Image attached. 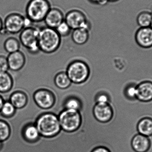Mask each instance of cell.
<instances>
[{
	"label": "cell",
	"instance_id": "6da1fadb",
	"mask_svg": "<svg viewBox=\"0 0 152 152\" xmlns=\"http://www.w3.org/2000/svg\"><path fill=\"white\" fill-rule=\"evenodd\" d=\"M40 135L52 137L61 130L58 116L51 113H45L38 116L35 123Z\"/></svg>",
	"mask_w": 152,
	"mask_h": 152
},
{
	"label": "cell",
	"instance_id": "7a4b0ae2",
	"mask_svg": "<svg viewBox=\"0 0 152 152\" xmlns=\"http://www.w3.org/2000/svg\"><path fill=\"white\" fill-rule=\"evenodd\" d=\"M38 45L43 52L51 53L56 51L61 42V37L56 29L48 27L39 28Z\"/></svg>",
	"mask_w": 152,
	"mask_h": 152
},
{
	"label": "cell",
	"instance_id": "3957f363",
	"mask_svg": "<svg viewBox=\"0 0 152 152\" xmlns=\"http://www.w3.org/2000/svg\"><path fill=\"white\" fill-rule=\"evenodd\" d=\"M51 7L49 0H29L26 6V18L31 23H40L44 21Z\"/></svg>",
	"mask_w": 152,
	"mask_h": 152
},
{
	"label": "cell",
	"instance_id": "277c9868",
	"mask_svg": "<svg viewBox=\"0 0 152 152\" xmlns=\"http://www.w3.org/2000/svg\"><path fill=\"white\" fill-rule=\"evenodd\" d=\"M31 23L21 13L11 12L3 20V29L6 34H17L20 33L25 28L31 26Z\"/></svg>",
	"mask_w": 152,
	"mask_h": 152
},
{
	"label": "cell",
	"instance_id": "5b68a950",
	"mask_svg": "<svg viewBox=\"0 0 152 152\" xmlns=\"http://www.w3.org/2000/svg\"><path fill=\"white\" fill-rule=\"evenodd\" d=\"M61 127L66 132L77 129L82 121L81 114L78 111L65 109L58 116Z\"/></svg>",
	"mask_w": 152,
	"mask_h": 152
},
{
	"label": "cell",
	"instance_id": "8992f818",
	"mask_svg": "<svg viewBox=\"0 0 152 152\" xmlns=\"http://www.w3.org/2000/svg\"><path fill=\"white\" fill-rule=\"evenodd\" d=\"M65 21L72 30L83 28L90 30L91 24L86 13L79 9H71L65 15Z\"/></svg>",
	"mask_w": 152,
	"mask_h": 152
},
{
	"label": "cell",
	"instance_id": "52a82bcc",
	"mask_svg": "<svg viewBox=\"0 0 152 152\" xmlns=\"http://www.w3.org/2000/svg\"><path fill=\"white\" fill-rule=\"evenodd\" d=\"M66 74L72 83L80 84L87 80L90 75V70L85 62L76 61L69 64Z\"/></svg>",
	"mask_w": 152,
	"mask_h": 152
},
{
	"label": "cell",
	"instance_id": "ba28073f",
	"mask_svg": "<svg viewBox=\"0 0 152 152\" xmlns=\"http://www.w3.org/2000/svg\"><path fill=\"white\" fill-rule=\"evenodd\" d=\"M39 28L31 26L24 28L20 33L19 41L31 53H36L40 50L38 45Z\"/></svg>",
	"mask_w": 152,
	"mask_h": 152
},
{
	"label": "cell",
	"instance_id": "9c48e42d",
	"mask_svg": "<svg viewBox=\"0 0 152 152\" xmlns=\"http://www.w3.org/2000/svg\"><path fill=\"white\" fill-rule=\"evenodd\" d=\"M33 99L36 105L43 110H48L53 107L56 100L54 94L50 90L44 88L35 92Z\"/></svg>",
	"mask_w": 152,
	"mask_h": 152
},
{
	"label": "cell",
	"instance_id": "30bf717a",
	"mask_svg": "<svg viewBox=\"0 0 152 152\" xmlns=\"http://www.w3.org/2000/svg\"><path fill=\"white\" fill-rule=\"evenodd\" d=\"M93 116L96 120L101 123H107L112 120L114 113L109 103H96L93 108Z\"/></svg>",
	"mask_w": 152,
	"mask_h": 152
},
{
	"label": "cell",
	"instance_id": "8fae6325",
	"mask_svg": "<svg viewBox=\"0 0 152 152\" xmlns=\"http://www.w3.org/2000/svg\"><path fill=\"white\" fill-rule=\"evenodd\" d=\"M65 15L61 9L58 7H52L44 21L46 26L55 29L65 20Z\"/></svg>",
	"mask_w": 152,
	"mask_h": 152
},
{
	"label": "cell",
	"instance_id": "7c38bea8",
	"mask_svg": "<svg viewBox=\"0 0 152 152\" xmlns=\"http://www.w3.org/2000/svg\"><path fill=\"white\" fill-rule=\"evenodd\" d=\"M135 39L137 44L142 48L152 47V29L151 27L139 28L136 32Z\"/></svg>",
	"mask_w": 152,
	"mask_h": 152
},
{
	"label": "cell",
	"instance_id": "4fadbf2b",
	"mask_svg": "<svg viewBox=\"0 0 152 152\" xmlns=\"http://www.w3.org/2000/svg\"><path fill=\"white\" fill-rule=\"evenodd\" d=\"M137 100L142 102L152 101V81L145 80L137 85Z\"/></svg>",
	"mask_w": 152,
	"mask_h": 152
},
{
	"label": "cell",
	"instance_id": "5bb4252c",
	"mask_svg": "<svg viewBox=\"0 0 152 152\" xmlns=\"http://www.w3.org/2000/svg\"><path fill=\"white\" fill-rule=\"evenodd\" d=\"M7 58L9 70L13 72L21 70L26 64V57L20 50L10 53Z\"/></svg>",
	"mask_w": 152,
	"mask_h": 152
},
{
	"label": "cell",
	"instance_id": "9a60e30c",
	"mask_svg": "<svg viewBox=\"0 0 152 152\" xmlns=\"http://www.w3.org/2000/svg\"><path fill=\"white\" fill-rule=\"evenodd\" d=\"M131 145L134 151L147 152L151 147V141L149 137L138 134L132 138Z\"/></svg>",
	"mask_w": 152,
	"mask_h": 152
},
{
	"label": "cell",
	"instance_id": "2e32d148",
	"mask_svg": "<svg viewBox=\"0 0 152 152\" xmlns=\"http://www.w3.org/2000/svg\"><path fill=\"white\" fill-rule=\"evenodd\" d=\"M8 100L17 110H20L24 109L27 105L28 98L24 91L17 90L11 93Z\"/></svg>",
	"mask_w": 152,
	"mask_h": 152
},
{
	"label": "cell",
	"instance_id": "e0dca14e",
	"mask_svg": "<svg viewBox=\"0 0 152 152\" xmlns=\"http://www.w3.org/2000/svg\"><path fill=\"white\" fill-rule=\"evenodd\" d=\"M138 134L147 137L152 136V118L145 117L140 119L137 126Z\"/></svg>",
	"mask_w": 152,
	"mask_h": 152
},
{
	"label": "cell",
	"instance_id": "ac0fdd59",
	"mask_svg": "<svg viewBox=\"0 0 152 152\" xmlns=\"http://www.w3.org/2000/svg\"><path fill=\"white\" fill-rule=\"evenodd\" d=\"M14 81L8 72L0 73V94H6L12 90Z\"/></svg>",
	"mask_w": 152,
	"mask_h": 152
},
{
	"label": "cell",
	"instance_id": "d6986e66",
	"mask_svg": "<svg viewBox=\"0 0 152 152\" xmlns=\"http://www.w3.org/2000/svg\"><path fill=\"white\" fill-rule=\"evenodd\" d=\"M89 37V30L83 28L73 30L72 39L77 45H82L88 41Z\"/></svg>",
	"mask_w": 152,
	"mask_h": 152
},
{
	"label": "cell",
	"instance_id": "ffe728a7",
	"mask_svg": "<svg viewBox=\"0 0 152 152\" xmlns=\"http://www.w3.org/2000/svg\"><path fill=\"white\" fill-rule=\"evenodd\" d=\"M23 133L26 140L29 142H35L40 136L38 129L34 123H29L26 125L23 129Z\"/></svg>",
	"mask_w": 152,
	"mask_h": 152
},
{
	"label": "cell",
	"instance_id": "44dd1931",
	"mask_svg": "<svg viewBox=\"0 0 152 152\" xmlns=\"http://www.w3.org/2000/svg\"><path fill=\"white\" fill-rule=\"evenodd\" d=\"M136 21L140 28L151 26L152 21L151 12L148 10L140 12L137 17Z\"/></svg>",
	"mask_w": 152,
	"mask_h": 152
},
{
	"label": "cell",
	"instance_id": "7402d4cb",
	"mask_svg": "<svg viewBox=\"0 0 152 152\" xmlns=\"http://www.w3.org/2000/svg\"><path fill=\"white\" fill-rule=\"evenodd\" d=\"M17 110L9 100H5L0 110L1 118L9 119L15 116Z\"/></svg>",
	"mask_w": 152,
	"mask_h": 152
},
{
	"label": "cell",
	"instance_id": "603a6c76",
	"mask_svg": "<svg viewBox=\"0 0 152 152\" xmlns=\"http://www.w3.org/2000/svg\"><path fill=\"white\" fill-rule=\"evenodd\" d=\"M54 83L57 87L61 89L67 88L70 86L72 82L66 73L61 72L57 74L54 78Z\"/></svg>",
	"mask_w": 152,
	"mask_h": 152
},
{
	"label": "cell",
	"instance_id": "cb8c5ba5",
	"mask_svg": "<svg viewBox=\"0 0 152 152\" xmlns=\"http://www.w3.org/2000/svg\"><path fill=\"white\" fill-rule=\"evenodd\" d=\"M4 48L9 54L16 52L20 50V42L16 37H8L4 43Z\"/></svg>",
	"mask_w": 152,
	"mask_h": 152
},
{
	"label": "cell",
	"instance_id": "d4e9b609",
	"mask_svg": "<svg viewBox=\"0 0 152 152\" xmlns=\"http://www.w3.org/2000/svg\"><path fill=\"white\" fill-rule=\"evenodd\" d=\"M10 134V128L8 122L2 118H0V141L6 140Z\"/></svg>",
	"mask_w": 152,
	"mask_h": 152
},
{
	"label": "cell",
	"instance_id": "484cf974",
	"mask_svg": "<svg viewBox=\"0 0 152 152\" xmlns=\"http://www.w3.org/2000/svg\"><path fill=\"white\" fill-rule=\"evenodd\" d=\"M65 109L78 111L82 108L81 102L78 98L71 97L68 98L65 104Z\"/></svg>",
	"mask_w": 152,
	"mask_h": 152
},
{
	"label": "cell",
	"instance_id": "4316f807",
	"mask_svg": "<svg viewBox=\"0 0 152 152\" xmlns=\"http://www.w3.org/2000/svg\"><path fill=\"white\" fill-rule=\"evenodd\" d=\"M125 96L129 100H134L137 99V85L134 84H129L125 88L124 90Z\"/></svg>",
	"mask_w": 152,
	"mask_h": 152
},
{
	"label": "cell",
	"instance_id": "83f0119b",
	"mask_svg": "<svg viewBox=\"0 0 152 152\" xmlns=\"http://www.w3.org/2000/svg\"><path fill=\"white\" fill-rule=\"evenodd\" d=\"M56 31L58 34L61 37H66L71 33L72 29L70 28L68 25L64 21L61 23L56 28Z\"/></svg>",
	"mask_w": 152,
	"mask_h": 152
},
{
	"label": "cell",
	"instance_id": "f1b7e54d",
	"mask_svg": "<svg viewBox=\"0 0 152 152\" xmlns=\"http://www.w3.org/2000/svg\"><path fill=\"white\" fill-rule=\"evenodd\" d=\"M9 70L7 57L4 55L0 54V73L7 72Z\"/></svg>",
	"mask_w": 152,
	"mask_h": 152
},
{
	"label": "cell",
	"instance_id": "f546056e",
	"mask_svg": "<svg viewBox=\"0 0 152 152\" xmlns=\"http://www.w3.org/2000/svg\"><path fill=\"white\" fill-rule=\"evenodd\" d=\"M96 103L107 104L109 103L110 98L108 95L106 94H100L96 96Z\"/></svg>",
	"mask_w": 152,
	"mask_h": 152
},
{
	"label": "cell",
	"instance_id": "4dcf8cb0",
	"mask_svg": "<svg viewBox=\"0 0 152 152\" xmlns=\"http://www.w3.org/2000/svg\"><path fill=\"white\" fill-rule=\"evenodd\" d=\"M89 3L94 5L103 6L108 3L107 0H87Z\"/></svg>",
	"mask_w": 152,
	"mask_h": 152
},
{
	"label": "cell",
	"instance_id": "1f68e13d",
	"mask_svg": "<svg viewBox=\"0 0 152 152\" xmlns=\"http://www.w3.org/2000/svg\"><path fill=\"white\" fill-rule=\"evenodd\" d=\"M92 152H110L109 150L104 147H98L94 150Z\"/></svg>",
	"mask_w": 152,
	"mask_h": 152
},
{
	"label": "cell",
	"instance_id": "d6a6232c",
	"mask_svg": "<svg viewBox=\"0 0 152 152\" xmlns=\"http://www.w3.org/2000/svg\"><path fill=\"white\" fill-rule=\"evenodd\" d=\"M4 101L5 100L4 99L2 96L0 94V110H1V109L2 106L3 104L4 103Z\"/></svg>",
	"mask_w": 152,
	"mask_h": 152
},
{
	"label": "cell",
	"instance_id": "836d02e7",
	"mask_svg": "<svg viewBox=\"0 0 152 152\" xmlns=\"http://www.w3.org/2000/svg\"><path fill=\"white\" fill-rule=\"evenodd\" d=\"M3 28V20L0 17V33Z\"/></svg>",
	"mask_w": 152,
	"mask_h": 152
},
{
	"label": "cell",
	"instance_id": "e575fe53",
	"mask_svg": "<svg viewBox=\"0 0 152 152\" xmlns=\"http://www.w3.org/2000/svg\"><path fill=\"white\" fill-rule=\"evenodd\" d=\"M120 1V0H107L108 3H115L117 2L118 1Z\"/></svg>",
	"mask_w": 152,
	"mask_h": 152
},
{
	"label": "cell",
	"instance_id": "d590c367",
	"mask_svg": "<svg viewBox=\"0 0 152 152\" xmlns=\"http://www.w3.org/2000/svg\"><path fill=\"white\" fill-rule=\"evenodd\" d=\"M1 142L0 141V148H1Z\"/></svg>",
	"mask_w": 152,
	"mask_h": 152
},
{
	"label": "cell",
	"instance_id": "8d00e7d4",
	"mask_svg": "<svg viewBox=\"0 0 152 152\" xmlns=\"http://www.w3.org/2000/svg\"><path fill=\"white\" fill-rule=\"evenodd\" d=\"M150 27H151V28L152 29V22H151V26H150Z\"/></svg>",
	"mask_w": 152,
	"mask_h": 152
}]
</instances>
